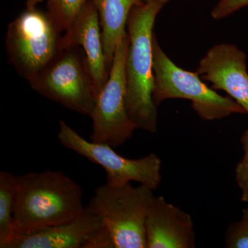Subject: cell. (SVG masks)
Returning a JSON list of instances; mask_svg holds the SVG:
<instances>
[{
	"label": "cell",
	"mask_w": 248,
	"mask_h": 248,
	"mask_svg": "<svg viewBox=\"0 0 248 248\" xmlns=\"http://www.w3.org/2000/svg\"><path fill=\"white\" fill-rule=\"evenodd\" d=\"M81 186L59 170L16 176L15 232H29L76 219L84 213Z\"/></svg>",
	"instance_id": "6da1fadb"
},
{
	"label": "cell",
	"mask_w": 248,
	"mask_h": 248,
	"mask_svg": "<svg viewBox=\"0 0 248 248\" xmlns=\"http://www.w3.org/2000/svg\"><path fill=\"white\" fill-rule=\"evenodd\" d=\"M164 5L144 2L132 9L127 23L129 46L125 60L126 107L137 129L154 133L157 107L153 101V32L155 20Z\"/></svg>",
	"instance_id": "7a4b0ae2"
},
{
	"label": "cell",
	"mask_w": 248,
	"mask_h": 248,
	"mask_svg": "<svg viewBox=\"0 0 248 248\" xmlns=\"http://www.w3.org/2000/svg\"><path fill=\"white\" fill-rule=\"evenodd\" d=\"M148 186L105 184L94 190L86 207L110 232L116 248H147L145 222L154 194Z\"/></svg>",
	"instance_id": "3957f363"
},
{
	"label": "cell",
	"mask_w": 248,
	"mask_h": 248,
	"mask_svg": "<svg viewBox=\"0 0 248 248\" xmlns=\"http://www.w3.org/2000/svg\"><path fill=\"white\" fill-rule=\"evenodd\" d=\"M153 46V101L156 107L166 99H187L192 102L197 115L207 121L221 120L233 114L246 113L232 98L223 97L210 89L197 73L177 66L163 51L155 35Z\"/></svg>",
	"instance_id": "277c9868"
},
{
	"label": "cell",
	"mask_w": 248,
	"mask_h": 248,
	"mask_svg": "<svg viewBox=\"0 0 248 248\" xmlns=\"http://www.w3.org/2000/svg\"><path fill=\"white\" fill-rule=\"evenodd\" d=\"M29 82L41 95L78 113L90 116L94 108L97 93L87 59L79 46H63Z\"/></svg>",
	"instance_id": "5b68a950"
},
{
	"label": "cell",
	"mask_w": 248,
	"mask_h": 248,
	"mask_svg": "<svg viewBox=\"0 0 248 248\" xmlns=\"http://www.w3.org/2000/svg\"><path fill=\"white\" fill-rule=\"evenodd\" d=\"M47 13L28 10L8 26L6 48L10 63L30 81L63 48V35Z\"/></svg>",
	"instance_id": "8992f818"
},
{
	"label": "cell",
	"mask_w": 248,
	"mask_h": 248,
	"mask_svg": "<svg viewBox=\"0 0 248 248\" xmlns=\"http://www.w3.org/2000/svg\"><path fill=\"white\" fill-rule=\"evenodd\" d=\"M129 46L128 34L116 50L108 79L96 98L90 140L112 148L122 146L137 129L127 110L125 66Z\"/></svg>",
	"instance_id": "52a82bcc"
},
{
	"label": "cell",
	"mask_w": 248,
	"mask_h": 248,
	"mask_svg": "<svg viewBox=\"0 0 248 248\" xmlns=\"http://www.w3.org/2000/svg\"><path fill=\"white\" fill-rule=\"evenodd\" d=\"M59 141L67 149L99 165L107 172V184L120 186L136 182L155 190L161 181V161L155 153L131 159L121 156L110 145L88 141L64 121L59 122Z\"/></svg>",
	"instance_id": "ba28073f"
},
{
	"label": "cell",
	"mask_w": 248,
	"mask_h": 248,
	"mask_svg": "<svg viewBox=\"0 0 248 248\" xmlns=\"http://www.w3.org/2000/svg\"><path fill=\"white\" fill-rule=\"evenodd\" d=\"M196 73L214 89L228 93L248 114L247 57L236 46H214L200 60Z\"/></svg>",
	"instance_id": "9c48e42d"
},
{
	"label": "cell",
	"mask_w": 248,
	"mask_h": 248,
	"mask_svg": "<svg viewBox=\"0 0 248 248\" xmlns=\"http://www.w3.org/2000/svg\"><path fill=\"white\" fill-rule=\"evenodd\" d=\"M145 232L147 248L195 247L192 218L161 196H154L150 204Z\"/></svg>",
	"instance_id": "30bf717a"
},
{
	"label": "cell",
	"mask_w": 248,
	"mask_h": 248,
	"mask_svg": "<svg viewBox=\"0 0 248 248\" xmlns=\"http://www.w3.org/2000/svg\"><path fill=\"white\" fill-rule=\"evenodd\" d=\"M100 218L85 207L76 219L29 232H15L4 248H82L102 226Z\"/></svg>",
	"instance_id": "8fae6325"
},
{
	"label": "cell",
	"mask_w": 248,
	"mask_h": 248,
	"mask_svg": "<svg viewBox=\"0 0 248 248\" xmlns=\"http://www.w3.org/2000/svg\"><path fill=\"white\" fill-rule=\"evenodd\" d=\"M63 45L82 48L92 75L97 97L109 77L99 15L93 0H89L69 30L63 35Z\"/></svg>",
	"instance_id": "7c38bea8"
},
{
	"label": "cell",
	"mask_w": 248,
	"mask_h": 248,
	"mask_svg": "<svg viewBox=\"0 0 248 248\" xmlns=\"http://www.w3.org/2000/svg\"><path fill=\"white\" fill-rule=\"evenodd\" d=\"M99 15L103 45L110 71L116 50L127 32V23L132 9L144 0H93Z\"/></svg>",
	"instance_id": "4fadbf2b"
},
{
	"label": "cell",
	"mask_w": 248,
	"mask_h": 248,
	"mask_svg": "<svg viewBox=\"0 0 248 248\" xmlns=\"http://www.w3.org/2000/svg\"><path fill=\"white\" fill-rule=\"evenodd\" d=\"M16 197V176L0 172V248H4L15 234L14 213Z\"/></svg>",
	"instance_id": "5bb4252c"
},
{
	"label": "cell",
	"mask_w": 248,
	"mask_h": 248,
	"mask_svg": "<svg viewBox=\"0 0 248 248\" xmlns=\"http://www.w3.org/2000/svg\"><path fill=\"white\" fill-rule=\"evenodd\" d=\"M89 0H47V14L60 32H66Z\"/></svg>",
	"instance_id": "9a60e30c"
},
{
	"label": "cell",
	"mask_w": 248,
	"mask_h": 248,
	"mask_svg": "<svg viewBox=\"0 0 248 248\" xmlns=\"http://www.w3.org/2000/svg\"><path fill=\"white\" fill-rule=\"evenodd\" d=\"M226 247L248 248V206L239 221L230 225L226 236Z\"/></svg>",
	"instance_id": "2e32d148"
},
{
	"label": "cell",
	"mask_w": 248,
	"mask_h": 248,
	"mask_svg": "<svg viewBox=\"0 0 248 248\" xmlns=\"http://www.w3.org/2000/svg\"><path fill=\"white\" fill-rule=\"evenodd\" d=\"M244 154L243 159L236 166L235 177L241 192V201L248 203V129L241 138Z\"/></svg>",
	"instance_id": "e0dca14e"
},
{
	"label": "cell",
	"mask_w": 248,
	"mask_h": 248,
	"mask_svg": "<svg viewBox=\"0 0 248 248\" xmlns=\"http://www.w3.org/2000/svg\"><path fill=\"white\" fill-rule=\"evenodd\" d=\"M82 248H116L110 232L102 224L86 240Z\"/></svg>",
	"instance_id": "ac0fdd59"
},
{
	"label": "cell",
	"mask_w": 248,
	"mask_h": 248,
	"mask_svg": "<svg viewBox=\"0 0 248 248\" xmlns=\"http://www.w3.org/2000/svg\"><path fill=\"white\" fill-rule=\"evenodd\" d=\"M248 6V0H219L211 12L213 19H221Z\"/></svg>",
	"instance_id": "d6986e66"
},
{
	"label": "cell",
	"mask_w": 248,
	"mask_h": 248,
	"mask_svg": "<svg viewBox=\"0 0 248 248\" xmlns=\"http://www.w3.org/2000/svg\"><path fill=\"white\" fill-rule=\"evenodd\" d=\"M44 0H27L26 6L28 10H34L36 9L37 5L42 2Z\"/></svg>",
	"instance_id": "ffe728a7"
},
{
	"label": "cell",
	"mask_w": 248,
	"mask_h": 248,
	"mask_svg": "<svg viewBox=\"0 0 248 248\" xmlns=\"http://www.w3.org/2000/svg\"><path fill=\"white\" fill-rule=\"evenodd\" d=\"M170 1L172 0H144L145 2H156L163 5H165Z\"/></svg>",
	"instance_id": "44dd1931"
}]
</instances>
